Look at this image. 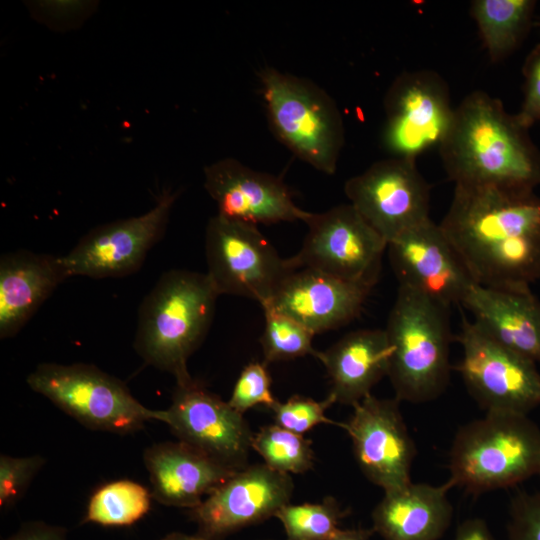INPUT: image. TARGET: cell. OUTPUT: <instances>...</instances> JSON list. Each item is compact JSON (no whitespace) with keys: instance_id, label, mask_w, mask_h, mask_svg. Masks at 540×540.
I'll use <instances>...</instances> for the list:
<instances>
[{"instance_id":"obj_1","label":"cell","mask_w":540,"mask_h":540,"mask_svg":"<svg viewBox=\"0 0 540 540\" xmlns=\"http://www.w3.org/2000/svg\"><path fill=\"white\" fill-rule=\"evenodd\" d=\"M440 226L478 285L530 288L540 280V197L455 186Z\"/></svg>"},{"instance_id":"obj_2","label":"cell","mask_w":540,"mask_h":540,"mask_svg":"<svg viewBox=\"0 0 540 540\" xmlns=\"http://www.w3.org/2000/svg\"><path fill=\"white\" fill-rule=\"evenodd\" d=\"M516 114L486 92L468 94L455 108L439 146L455 186H491L534 192L540 185V152Z\"/></svg>"},{"instance_id":"obj_3","label":"cell","mask_w":540,"mask_h":540,"mask_svg":"<svg viewBox=\"0 0 540 540\" xmlns=\"http://www.w3.org/2000/svg\"><path fill=\"white\" fill-rule=\"evenodd\" d=\"M218 296L207 273H164L139 307L134 340L139 356L173 375L177 386L192 383L187 362L211 326Z\"/></svg>"},{"instance_id":"obj_4","label":"cell","mask_w":540,"mask_h":540,"mask_svg":"<svg viewBox=\"0 0 540 540\" xmlns=\"http://www.w3.org/2000/svg\"><path fill=\"white\" fill-rule=\"evenodd\" d=\"M449 307L399 286L386 336L390 346L388 377L399 401L436 399L450 378L453 337Z\"/></svg>"},{"instance_id":"obj_5","label":"cell","mask_w":540,"mask_h":540,"mask_svg":"<svg viewBox=\"0 0 540 540\" xmlns=\"http://www.w3.org/2000/svg\"><path fill=\"white\" fill-rule=\"evenodd\" d=\"M449 481L478 494L540 474V429L525 414L486 412L462 426L449 456Z\"/></svg>"},{"instance_id":"obj_6","label":"cell","mask_w":540,"mask_h":540,"mask_svg":"<svg viewBox=\"0 0 540 540\" xmlns=\"http://www.w3.org/2000/svg\"><path fill=\"white\" fill-rule=\"evenodd\" d=\"M269 125L299 159L334 174L344 143L342 115L333 99L312 81L275 68L259 74Z\"/></svg>"},{"instance_id":"obj_7","label":"cell","mask_w":540,"mask_h":540,"mask_svg":"<svg viewBox=\"0 0 540 540\" xmlns=\"http://www.w3.org/2000/svg\"><path fill=\"white\" fill-rule=\"evenodd\" d=\"M27 384L93 430L126 434L147 421L164 420V410L148 409L124 382L91 364L42 363L28 375Z\"/></svg>"},{"instance_id":"obj_8","label":"cell","mask_w":540,"mask_h":540,"mask_svg":"<svg viewBox=\"0 0 540 540\" xmlns=\"http://www.w3.org/2000/svg\"><path fill=\"white\" fill-rule=\"evenodd\" d=\"M207 275L219 295L243 296L265 304L294 269L280 257L257 225L212 217L205 230Z\"/></svg>"},{"instance_id":"obj_9","label":"cell","mask_w":540,"mask_h":540,"mask_svg":"<svg viewBox=\"0 0 540 540\" xmlns=\"http://www.w3.org/2000/svg\"><path fill=\"white\" fill-rule=\"evenodd\" d=\"M299 252L288 258L295 269L310 268L356 283L375 286L388 243L349 204L310 213Z\"/></svg>"},{"instance_id":"obj_10","label":"cell","mask_w":540,"mask_h":540,"mask_svg":"<svg viewBox=\"0 0 540 540\" xmlns=\"http://www.w3.org/2000/svg\"><path fill=\"white\" fill-rule=\"evenodd\" d=\"M455 340L462 348L456 369L486 412L528 415L540 405L535 362L499 344L466 318Z\"/></svg>"},{"instance_id":"obj_11","label":"cell","mask_w":540,"mask_h":540,"mask_svg":"<svg viewBox=\"0 0 540 540\" xmlns=\"http://www.w3.org/2000/svg\"><path fill=\"white\" fill-rule=\"evenodd\" d=\"M384 107L383 145L392 157L410 160L440 146L455 113L446 83L428 70L398 76L387 91Z\"/></svg>"},{"instance_id":"obj_12","label":"cell","mask_w":540,"mask_h":540,"mask_svg":"<svg viewBox=\"0 0 540 540\" xmlns=\"http://www.w3.org/2000/svg\"><path fill=\"white\" fill-rule=\"evenodd\" d=\"M344 191L350 204L387 243L430 219V185L415 160L391 157L377 161L348 179Z\"/></svg>"},{"instance_id":"obj_13","label":"cell","mask_w":540,"mask_h":540,"mask_svg":"<svg viewBox=\"0 0 540 540\" xmlns=\"http://www.w3.org/2000/svg\"><path fill=\"white\" fill-rule=\"evenodd\" d=\"M177 196L166 191L148 212L91 229L62 255L70 277H122L139 270L163 237Z\"/></svg>"},{"instance_id":"obj_14","label":"cell","mask_w":540,"mask_h":540,"mask_svg":"<svg viewBox=\"0 0 540 540\" xmlns=\"http://www.w3.org/2000/svg\"><path fill=\"white\" fill-rule=\"evenodd\" d=\"M163 422L179 441L219 463L235 470L247 466L254 434L243 414L196 381L177 386Z\"/></svg>"},{"instance_id":"obj_15","label":"cell","mask_w":540,"mask_h":540,"mask_svg":"<svg viewBox=\"0 0 540 540\" xmlns=\"http://www.w3.org/2000/svg\"><path fill=\"white\" fill-rule=\"evenodd\" d=\"M399 402L396 398L383 399L369 394L353 406L350 419L342 423L352 440L360 470L384 492L411 482V466L416 454Z\"/></svg>"},{"instance_id":"obj_16","label":"cell","mask_w":540,"mask_h":540,"mask_svg":"<svg viewBox=\"0 0 540 540\" xmlns=\"http://www.w3.org/2000/svg\"><path fill=\"white\" fill-rule=\"evenodd\" d=\"M293 489L291 475L277 472L264 463L247 465L190 510L198 526L197 534L205 540H220L275 517L280 508L290 503Z\"/></svg>"},{"instance_id":"obj_17","label":"cell","mask_w":540,"mask_h":540,"mask_svg":"<svg viewBox=\"0 0 540 540\" xmlns=\"http://www.w3.org/2000/svg\"><path fill=\"white\" fill-rule=\"evenodd\" d=\"M387 250L399 286L449 308L461 305L476 284L440 224L431 219L390 241Z\"/></svg>"},{"instance_id":"obj_18","label":"cell","mask_w":540,"mask_h":540,"mask_svg":"<svg viewBox=\"0 0 540 540\" xmlns=\"http://www.w3.org/2000/svg\"><path fill=\"white\" fill-rule=\"evenodd\" d=\"M204 187L218 215L254 225L303 221L311 212L299 208L277 176L224 158L204 169Z\"/></svg>"},{"instance_id":"obj_19","label":"cell","mask_w":540,"mask_h":540,"mask_svg":"<svg viewBox=\"0 0 540 540\" xmlns=\"http://www.w3.org/2000/svg\"><path fill=\"white\" fill-rule=\"evenodd\" d=\"M373 286L346 281L310 268L291 271L268 302L314 335L342 327L356 318Z\"/></svg>"},{"instance_id":"obj_20","label":"cell","mask_w":540,"mask_h":540,"mask_svg":"<svg viewBox=\"0 0 540 540\" xmlns=\"http://www.w3.org/2000/svg\"><path fill=\"white\" fill-rule=\"evenodd\" d=\"M143 458L153 498L190 510L238 471L181 441L155 444L145 450Z\"/></svg>"},{"instance_id":"obj_21","label":"cell","mask_w":540,"mask_h":540,"mask_svg":"<svg viewBox=\"0 0 540 540\" xmlns=\"http://www.w3.org/2000/svg\"><path fill=\"white\" fill-rule=\"evenodd\" d=\"M461 305L493 340L536 364L540 363V300L530 288H492L474 284Z\"/></svg>"},{"instance_id":"obj_22","label":"cell","mask_w":540,"mask_h":540,"mask_svg":"<svg viewBox=\"0 0 540 540\" xmlns=\"http://www.w3.org/2000/svg\"><path fill=\"white\" fill-rule=\"evenodd\" d=\"M70 278L63 256L18 250L0 258V337L15 336Z\"/></svg>"},{"instance_id":"obj_23","label":"cell","mask_w":540,"mask_h":540,"mask_svg":"<svg viewBox=\"0 0 540 540\" xmlns=\"http://www.w3.org/2000/svg\"><path fill=\"white\" fill-rule=\"evenodd\" d=\"M453 484L412 483L384 492L372 512V529L384 540H438L450 526Z\"/></svg>"},{"instance_id":"obj_24","label":"cell","mask_w":540,"mask_h":540,"mask_svg":"<svg viewBox=\"0 0 540 540\" xmlns=\"http://www.w3.org/2000/svg\"><path fill=\"white\" fill-rule=\"evenodd\" d=\"M315 357L327 371L334 403L353 407L388 375L390 346L384 329H360Z\"/></svg>"},{"instance_id":"obj_25","label":"cell","mask_w":540,"mask_h":540,"mask_svg":"<svg viewBox=\"0 0 540 540\" xmlns=\"http://www.w3.org/2000/svg\"><path fill=\"white\" fill-rule=\"evenodd\" d=\"M533 0H475L471 15L490 59L498 62L512 53L531 27Z\"/></svg>"},{"instance_id":"obj_26","label":"cell","mask_w":540,"mask_h":540,"mask_svg":"<svg viewBox=\"0 0 540 540\" xmlns=\"http://www.w3.org/2000/svg\"><path fill=\"white\" fill-rule=\"evenodd\" d=\"M152 493L137 482L122 479L101 486L91 496L84 522L103 526H129L151 507Z\"/></svg>"},{"instance_id":"obj_27","label":"cell","mask_w":540,"mask_h":540,"mask_svg":"<svg viewBox=\"0 0 540 540\" xmlns=\"http://www.w3.org/2000/svg\"><path fill=\"white\" fill-rule=\"evenodd\" d=\"M252 449L269 468L289 475L304 473L314 464L311 442L276 424L264 426L254 434Z\"/></svg>"},{"instance_id":"obj_28","label":"cell","mask_w":540,"mask_h":540,"mask_svg":"<svg viewBox=\"0 0 540 540\" xmlns=\"http://www.w3.org/2000/svg\"><path fill=\"white\" fill-rule=\"evenodd\" d=\"M348 514L338 501L328 496L319 503L291 504L280 508V520L286 540H330L340 529V521Z\"/></svg>"},{"instance_id":"obj_29","label":"cell","mask_w":540,"mask_h":540,"mask_svg":"<svg viewBox=\"0 0 540 540\" xmlns=\"http://www.w3.org/2000/svg\"><path fill=\"white\" fill-rule=\"evenodd\" d=\"M265 326L260 338L264 363L292 360L306 355L315 357L314 334L274 309L263 306Z\"/></svg>"},{"instance_id":"obj_30","label":"cell","mask_w":540,"mask_h":540,"mask_svg":"<svg viewBox=\"0 0 540 540\" xmlns=\"http://www.w3.org/2000/svg\"><path fill=\"white\" fill-rule=\"evenodd\" d=\"M332 404L334 401L329 395L322 401L294 395L285 402L277 401L270 410L276 425L303 435L319 424H333L342 427V423L326 417V410Z\"/></svg>"},{"instance_id":"obj_31","label":"cell","mask_w":540,"mask_h":540,"mask_svg":"<svg viewBox=\"0 0 540 540\" xmlns=\"http://www.w3.org/2000/svg\"><path fill=\"white\" fill-rule=\"evenodd\" d=\"M277 401L271 392V377L266 364L251 362L241 371L227 402L244 414L258 405L270 409Z\"/></svg>"},{"instance_id":"obj_32","label":"cell","mask_w":540,"mask_h":540,"mask_svg":"<svg viewBox=\"0 0 540 540\" xmlns=\"http://www.w3.org/2000/svg\"><path fill=\"white\" fill-rule=\"evenodd\" d=\"M40 455L26 457H0V506L7 508L15 504L26 492L31 481L44 466Z\"/></svg>"},{"instance_id":"obj_33","label":"cell","mask_w":540,"mask_h":540,"mask_svg":"<svg viewBox=\"0 0 540 540\" xmlns=\"http://www.w3.org/2000/svg\"><path fill=\"white\" fill-rule=\"evenodd\" d=\"M507 540H540V492L519 493L513 498Z\"/></svg>"},{"instance_id":"obj_34","label":"cell","mask_w":540,"mask_h":540,"mask_svg":"<svg viewBox=\"0 0 540 540\" xmlns=\"http://www.w3.org/2000/svg\"><path fill=\"white\" fill-rule=\"evenodd\" d=\"M523 75L524 98L516 116L520 123L529 129L540 121V44L526 57Z\"/></svg>"},{"instance_id":"obj_35","label":"cell","mask_w":540,"mask_h":540,"mask_svg":"<svg viewBox=\"0 0 540 540\" xmlns=\"http://www.w3.org/2000/svg\"><path fill=\"white\" fill-rule=\"evenodd\" d=\"M5 540H68L67 530L42 521L24 523L17 532Z\"/></svg>"},{"instance_id":"obj_36","label":"cell","mask_w":540,"mask_h":540,"mask_svg":"<svg viewBox=\"0 0 540 540\" xmlns=\"http://www.w3.org/2000/svg\"><path fill=\"white\" fill-rule=\"evenodd\" d=\"M453 540H497L487 523L481 518H470L462 522Z\"/></svg>"},{"instance_id":"obj_37","label":"cell","mask_w":540,"mask_h":540,"mask_svg":"<svg viewBox=\"0 0 540 540\" xmlns=\"http://www.w3.org/2000/svg\"><path fill=\"white\" fill-rule=\"evenodd\" d=\"M373 534L372 528L339 529L330 540H369Z\"/></svg>"},{"instance_id":"obj_38","label":"cell","mask_w":540,"mask_h":540,"mask_svg":"<svg viewBox=\"0 0 540 540\" xmlns=\"http://www.w3.org/2000/svg\"><path fill=\"white\" fill-rule=\"evenodd\" d=\"M160 540H205V539L202 538L198 534H196V535H187V534H184V533L174 532V533L168 534L167 536H165L164 538H162Z\"/></svg>"},{"instance_id":"obj_39","label":"cell","mask_w":540,"mask_h":540,"mask_svg":"<svg viewBox=\"0 0 540 540\" xmlns=\"http://www.w3.org/2000/svg\"><path fill=\"white\" fill-rule=\"evenodd\" d=\"M540 475V474H539Z\"/></svg>"},{"instance_id":"obj_40","label":"cell","mask_w":540,"mask_h":540,"mask_svg":"<svg viewBox=\"0 0 540 540\" xmlns=\"http://www.w3.org/2000/svg\"><path fill=\"white\" fill-rule=\"evenodd\" d=\"M540 24V23H539Z\"/></svg>"}]
</instances>
